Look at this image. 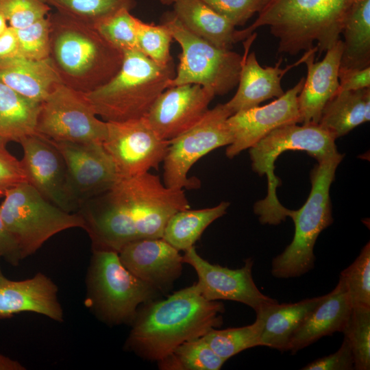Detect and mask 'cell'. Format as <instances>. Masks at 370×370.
<instances>
[{
  "instance_id": "1",
  "label": "cell",
  "mask_w": 370,
  "mask_h": 370,
  "mask_svg": "<svg viewBox=\"0 0 370 370\" xmlns=\"http://www.w3.org/2000/svg\"><path fill=\"white\" fill-rule=\"evenodd\" d=\"M143 307L132 323L127 347L139 356L157 362L184 342L221 327L225 311L222 302L206 299L195 284Z\"/></svg>"
},
{
  "instance_id": "2",
  "label": "cell",
  "mask_w": 370,
  "mask_h": 370,
  "mask_svg": "<svg viewBox=\"0 0 370 370\" xmlns=\"http://www.w3.org/2000/svg\"><path fill=\"white\" fill-rule=\"evenodd\" d=\"M358 0H268L258 18L240 30L243 40L268 26L278 52L295 56L314 47L319 56L340 39L345 20Z\"/></svg>"
},
{
  "instance_id": "3",
  "label": "cell",
  "mask_w": 370,
  "mask_h": 370,
  "mask_svg": "<svg viewBox=\"0 0 370 370\" xmlns=\"http://www.w3.org/2000/svg\"><path fill=\"white\" fill-rule=\"evenodd\" d=\"M49 59L62 83L82 93L107 83L119 71L124 53L94 26L58 12L49 13Z\"/></svg>"
},
{
  "instance_id": "4",
  "label": "cell",
  "mask_w": 370,
  "mask_h": 370,
  "mask_svg": "<svg viewBox=\"0 0 370 370\" xmlns=\"http://www.w3.org/2000/svg\"><path fill=\"white\" fill-rule=\"evenodd\" d=\"M118 73L103 86L82 93L105 121L145 117L175 75L173 62L160 66L138 49L126 51Z\"/></svg>"
},
{
  "instance_id": "5",
  "label": "cell",
  "mask_w": 370,
  "mask_h": 370,
  "mask_svg": "<svg viewBox=\"0 0 370 370\" xmlns=\"http://www.w3.org/2000/svg\"><path fill=\"white\" fill-rule=\"evenodd\" d=\"M338 151L318 162L310 174L312 188L304 206L291 210L295 224L292 242L273 258L271 274L280 279L300 277L314 266V246L320 233L332 224L330 188L343 159Z\"/></svg>"
},
{
  "instance_id": "6",
  "label": "cell",
  "mask_w": 370,
  "mask_h": 370,
  "mask_svg": "<svg viewBox=\"0 0 370 370\" xmlns=\"http://www.w3.org/2000/svg\"><path fill=\"white\" fill-rule=\"evenodd\" d=\"M297 124L275 129L249 148L253 171L260 176L265 175L268 181L266 197L257 201L254 207L263 225L281 223L291 210L280 203L276 195L280 182L274 174V163L282 153L288 150L304 151L319 162L338 151L336 139L319 123Z\"/></svg>"
},
{
  "instance_id": "7",
  "label": "cell",
  "mask_w": 370,
  "mask_h": 370,
  "mask_svg": "<svg viewBox=\"0 0 370 370\" xmlns=\"http://www.w3.org/2000/svg\"><path fill=\"white\" fill-rule=\"evenodd\" d=\"M87 303L97 317L111 324L132 323L142 304L159 291L122 264L116 251L93 249L87 275Z\"/></svg>"
},
{
  "instance_id": "8",
  "label": "cell",
  "mask_w": 370,
  "mask_h": 370,
  "mask_svg": "<svg viewBox=\"0 0 370 370\" xmlns=\"http://www.w3.org/2000/svg\"><path fill=\"white\" fill-rule=\"evenodd\" d=\"M0 216L16 240L22 259L34 254L55 234L70 228L85 227L77 212H69L53 204L27 182L5 192Z\"/></svg>"
},
{
  "instance_id": "9",
  "label": "cell",
  "mask_w": 370,
  "mask_h": 370,
  "mask_svg": "<svg viewBox=\"0 0 370 370\" xmlns=\"http://www.w3.org/2000/svg\"><path fill=\"white\" fill-rule=\"evenodd\" d=\"M162 23L182 49L176 73L168 88L198 84L216 96L225 95L238 85L243 56L219 48L193 34L172 12L165 15Z\"/></svg>"
},
{
  "instance_id": "10",
  "label": "cell",
  "mask_w": 370,
  "mask_h": 370,
  "mask_svg": "<svg viewBox=\"0 0 370 370\" xmlns=\"http://www.w3.org/2000/svg\"><path fill=\"white\" fill-rule=\"evenodd\" d=\"M110 190L131 214L140 238H162L171 217L190 208L183 189L166 186L149 171L119 177Z\"/></svg>"
},
{
  "instance_id": "11",
  "label": "cell",
  "mask_w": 370,
  "mask_h": 370,
  "mask_svg": "<svg viewBox=\"0 0 370 370\" xmlns=\"http://www.w3.org/2000/svg\"><path fill=\"white\" fill-rule=\"evenodd\" d=\"M97 116L82 92L60 84L40 103L36 131L58 142L103 143L107 123Z\"/></svg>"
},
{
  "instance_id": "12",
  "label": "cell",
  "mask_w": 370,
  "mask_h": 370,
  "mask_svg": "<svg viewBox=\"0 0 370 370\" xmlns=\"http://www.w3.org/2000/svg\"><path fill=\"white\" fill-rule=\"evenodd\" d=\"M232 114L225 103L218 104L208 109L193 127L169 141L162 162L163 181L166 186L176 189L196 187L195 180H190L188 173L204 156L232 143L227 123Z\"/></svg>"
},
{
  "instance_id": "13",
  "label": "cell",
  "mask_w": 370,
  "mask_h": 370,
  "mask_svg": "<svg viewBox=\"0 0 370 370\" xmlns=\"http://www.w3.org/2000/svg\"><path fill=\"white\" fill-rule=\"evenodd\" d=\"M106 123L103 145L114 162L119 177H131L158 169L169 142L158 135L145 116Z\"/></svg>"
},
{
  "instance_id": "14",
  "label": "cell",
  "mask_w": 370,
  "mask_h": 370,
  "mask_svg": "<svg viewBox=\"0 0 370 370\" xmlns=\"http://www.w3.org/2000/svg\"><path fill=\"white\" fill-rule=\"evenodd\" d=\"M184 252L183 262L192 266L196 271L198 281L195 285L206 299L238 301L255 312L267 304L278 302L262 293L256 286L252 277L251 258L247 259L241 268L232 269L204 260L194 246Z\"/></svg>"
},
{
  "instance_id": "15",
  "label": "cell",
  "mask_w": 370,
  "mask_h": 370,
  "mask_svg": "<svg viewBox=\"0 0 370 370\" xmlns=\"http://www.w3.org/2000/svg\"><path fill=\"white\" fill-rule=\"evenodd\" d=\"M19 143L27 182L53 204L66 212H77L78 206L69 191L66 163L53 142L36 132Z\"/></svg>"
},
{
  "instance_id": "16",
  "label": "cell",
  "mask_w": 370,
  "mask_h": 370,
  "mask_svg": "<svg viewBox=\"0 0 370 370\" xmlns=\"http://www.w3.org/2000/svg\"><path fill=\"white\" fill-rule=\"evenodd\" d=\"M52 141L64 159L70 194L78 210L84 202L110 189L118 180L115 165L103 143Z\"/></svg>"
},
{
  "instance_id": "17",
  "label": "cell",
  "mask_w": 370,
  "mask_h": 370,
  "mask_svg": "<svg viewBox=\"0 0 370 370\" xmlns=\"http://www.w3.org/2000/svg\"><path fill=\"white\" fill-rule=\"evenodd\" d=\"M304 80L302 77L293 88L269 104L232 114L227 120L232 138L226 148L227 157L232 158L249 149L279 127L301 123L298 95Z\"/></svg>"
},
{
  "instance_id": "18",
  "label": "cell",
  "mask_w": 370,
  "mask_h": 370,
  "mask_svg": "<svg viewBox=\"0 0 370 370\" xmlns=\"http://www.w3.org/2000/svg\"><path fill=\"white\" fill-rule=\"evenodd\" d=\"M214 97L198 84L169 87L158 97L145 118L160 138L170 141L197 123Z\"/></svg>"
},
{
  "instance_id": "19",
  "label": "cell",
  "mask_w": 370,
  "mask_h": 370,
  "mask_svg": "<svg viewBox=\"0 0 370 370\" xmlns=\"http://www.w3.org/2000/svg\"><path fill=\"white\" fill-rule=\"evenodd\" d=\"M118 254L128 271L159 291L171 288L182 273V256L162 238L132 241Z\"/></svg>"
},
{
  "instance_id": "20",
  "label": "cell",
  "mask_w": 370,
  "mask_h": 370,
  "mask_svg": "<svg viewBox=\"0 0 370 370\" xmlns=\"http://www.w3.org/2000/svg\"><path fill=\"white\" fill-rule=\"evenodd\" d=\"M256 35V34H254L247 38L238 89L233 97L225 103L232 114L258 106L267 99L281 97L284 93L281 86L282 77L293 67L304 63L312 49L305 51L300 60L286 68L280 67L282 58L273 66L262 67L254 51L247 55Z\"/></svg>"
},
{
  "instance_id": "21",
  "label": "cell",
  "mask_w": 370,
  "mask_h": 370,
  "mask_svg": "<svg viewBox=\"0 0 370 370\" xmlns=\"http://www.w3.org/2000/svg\"><path fill=\"white\" fill-rule=\"evenodd\" d=\"M58 291L56 284L42 273L19 281L0 277V319L32 312L62 321L64 313Z\"/></svg>"
},
{
  "instance_id": "22",
  "label": "cell",
  "mask_w": 370,
  "mask_h": 370,
  "mask_svg": "<svg viewBox=\"0 0 370 370\" xmlns=\"http://www.w3.org/2000/svg\"><path fill=\"white\" fill-rule=\"evenodd\" d=\"M323 60L314 62L317 52L313 47L304 63L307 77L298 95L301 123H318L325 103L336 94L338 87V69L343 52V41L338 40L327 49Z\"/></svg>"
},
{
  "instance_id": "23",
  "label": "cell",
  "mask_w": 370,
  "mask_h": 370,
  "mask_svg": "<svg viewBox=\"0 0 370 370\" xmlns=\"http://www.w3.org/2000/svg\"><path fill=\"white\" fill-rule=\"evenodd\" d=\"M352 305L345 284H338L307 316L289 341L287 351L292 354L309 346L321 338L342 332L349 319Z\"/></svg>"
},
{
  "instance_id": "24",
  "label": "cell",
  "mask_w": 370,
  "mask_h": 370,
  "mask_svg": "<svg viewBox=\"0 0 370 370\" xmlns=\"http://www.w3.org/2000/svg\"><path fill=\"white\" fill-rule=\"evenodd\" d=\"M323 295L295 303L267 304L256 312L261 324L260 344L280 352L287 351L290 339Z\"/></svg>"
},
{
  "instance_id": "25",
  "label": "cell",
  "mask_w": 370,
  "mask_h": 370,
  "mask_svg": "<svg viewBox=\"0 0 370 370\" xmlns=\"http://www.w3.org/2000/svg\"><path fill=\"white\" fill-rule=\"evenodd\" d=\"M0 80L21 95L40 103L62 84L49 58L38 60L17 57L0 62Z\"/></svg>"
},
{
  "instance_id": "26",
  "label": "cell",
  "mask_w": 370,
  "mask_h": 370,
  "mask_svg": "<svg viewBox=\"0 0 370 370\" xmlns=\"http://www.w3.org/2000/svg\"><path fill=\"white\" fill-rule=\"evenodd\" d=\"M172 13L188 31L213 45L231 49L241 41L239 30L203 0H179Z\"/></svg>"
},
{
  "instance_id": "27",
  "label": "cell",
  "mask_w": 370,
  "mask_h": 370,
  "mask_svg": "<svg viewBox=\"0 0 370 370\" xmlns=\"http://www.w3.org/2000/svg\"><path fill=\"white\" fill-rule=\"evenodd\" d=\"M370 119V88L343 91L324 106L319 125L335 139Z\"/></svg>"
},
{
  "instance_id": "28",
  "label": "cell",
  "mask_w": 370,
  "mask_h": 370,
  "mask_svg": "<svg viewBox=\"0 0 370 370\" xmlns=\"http://www.w3.org/2000/svg\"><path fill=\"white\" fill-rule=\"evenodd\" d=\"M40 106L0 80V142L19 143L36 133Z\"/></svg>"
},
{
  "instance_id": "29",
  "label": "cell",
  "mask_w": 370,
  "mask_h": 370,
  "mask_svg": "<svg viewBox=\"0 0 370 370\" xmlns=\"http://www.w3.org/2000/svg\"><path fill=\"white\" fill-rule=\"evenodd\" d=\"M340 66L362 69L370 66V0H358L351 8L341 33Z\"/></svg>"
},
{
  "instance_id": "30",
  "label": "cell",
  "mask_w": 370,
  "mask_h": 370,
  "mask_svg": "<svg viewBox=\"0 0 370 370\" xmlns=\"http://www.w3.org/2000/svg\"><path fill=\"white\" fill-rule=\"evenodd\" d=\"M229 206V202L222 201L211 208L180 210L169 220L162 238L177 250L185 251L194 246L209 225L226 213Z\"/></svg>"
},
{
  "instance_id": "31",
  "label": "cell",
  "mask_w": 370,
  "mask_h": 370,
  "mask_svg": "<svg viewBox=\"0 0 370 370\" xmlns=\"http://www.w3.org/2000/svg\"><path fill=\"white\" fill-rule=\"evenodd\" d=\"M226 361L201 336L184 342L158 363L162 370H219Z\"/></svg>"
},
{
  "instance_id": "32",
  "label": "cell",
  "mask_w": 370,
  "mask_h": 370,
  "mask_svg": "<svg viewBox=\"0 0 370 370\" xmlns=\"http://www.w3.org/2000/svg\"><path fill=\"white\" fill-rule=\"evenodd\" d=\"M56 12L75 21L95 26L121 10L131 11L136 0H42Z\"/></svg>"
},
{
  "instance_id": "33",
  "label": "cell",
  "mask_w": 370,
  "mask_h": 370,
  "mask_svg": "<svg viewBox=\"0 0 370 370\" xmlns=\"http://www.w3.org/2000/svg\"><path fill=\"white\" fill-rule=\"evenodd\" d=\"M260 330V322L256 319L254 323L243 327L213 328L202 337L219 356L227 360L247 349L261 346Z\"/></svg>"
},
{
  "instance_id": "34",
  "label": "cell",
  "mask_w": 370,
  "mask_h": 370,
  "mask_svg": "<svg viewBox=\"0 0 370 370\" xmlns=\"http://www.w3.org/2000/svg\"><path fill=\"white\" fill-rule=\"evenodd\" d=\"M351 347L354 368L370 369V307H352L349 319L343 332Z\"/></svg>"
},
{
  "instance_id": "35",
  "label": "cell",
  "mask_w": 370,
  "mask_h": 370,
  "mask_svg": "<svg viewBox=\"0 0 370 370\" xmlns=\"http://www.w3.org/2000/svg\"><path fill=\"white\" fill-rule=\"evenodd\" d=\"M137 49L160 66L172 62L171 44L173 40L168 27L147 23L137 18Z\"/></svg>"
},
{
  "instance_id": "36",
  "label": "cell",
  "mask_w": 370,
  "mask_h": 370,
  "mask_svg": "<svg viewBox=\"0 0 370 370\" xmlns=\"http://www.w3.org/2000/svg\"><path fill=\"white\" fill-rule=\"evenodd\" d=\"M343 281L353 306L370 307V243L361 249L355 260L341 271Z\"/></svg>"
},
{
  "instance_id": "37",
  "label": "cell",
  "mask_w": 370,
  "mask_h": 370,
  "mask_svg": "<svg viewBox=\"0 0 370 370\" xmlns=\"http://www.w3.org/2000/svg\"><path fill=\"white\" fill-rule=\"evenodd\" d=\"M136 17L123 9L94 27L113 46L125 52L137 49Z\"/></svg>"
},
{
  "instance_id": "38",
  "label": "cell",
  "mask_w": 370,
  "mask_h": 370,
  "mask_svg": "<svg viewBox=\"0 0 370 370\" xmlns=\"http://www.w3.org/2000/svg\"><path fill=\"white\" fill-rule=\"evenodd\" d=\"M15 30L21 57L38 60L49 58L51 24L48 16Z\"/></svg>"
},
{
  "instance_id": "39",
  "label": "cell",
  "mask_w": 370,
  "mask_h": 370,
  "mask_svg": "<svg viewBox=\"0 0 370 370\" xmlns=\"http://www.w3.org/2000/svg\"><path fill=\"white\" fill-rule=\"evenodd\" d=\"M51 8L42 0H0V11L9 26L18 29L46 18Z\"/></svg>"
},
{
  "instance_id": "40",
  "label": "cell",
  "mask_w": 370,
  "mask_h": 370,
  "mask_svg": "<svg viewBox=\"0 0 370 370\" xmlns=\"http://www.w3.org/2000/svg\"><path fill=\"white\" fill-rule=\"evenodd\" d=\"M235 27L244 25L265 5L268 0H203Z\"/></svg>"
},
{
  "instance_id": "41",
  "label": "cell",
  "mask_w": 370,
  "mask_h": 370,
  "mask_svg": "<svg viewBox=\"0 0 370 370\" xmlns=\"http://www.w3.org/2000/svg\"><path fill=\"white\" fill-rule=\"evenodd\" d=\"M5 145L0 142V197L12 187L27 182L21 161L6 149Z\"/></svg>"
},
{
  "instance_id": "42",
  "label": "cell",
  "mask_w": 370,
  "mask_h": 370,
  "mask_svg": "<svg viewBox=\"0 0 370 370\" xmlns=\"http://www.w3.org/2000/svg\"><path fill=\"white\" fill-rule=\"evenodd\" d=\"M302 370H351L354 368V357L351 347L344 337L339 349L332 354L310 362Z\"/></svg>"
},
{
  "instance_id": "43",
  "label": "cell",
  "mask_w": 370,
  "mask_h": 370,
  "mask_svg": "<svg viewBox=\"0 0 370 370\" xmlns=\"http://www.w3.org/2000/svg\"><path fill=\"white\" fill-rule=\"evenodd\" d=\"M338 77L339 84L336 94L370 88V66L362 69L340 66Z\"/></svg>"
},
{
  "instance_id": "44",
  "label": "cell",
  "mask_w": 370,
  "mask_h": 370,
  "mask_svg": "<svg viewBox=\"0 0 370 370\" xmlns=\"http://www.w3.org/2000/svg\"><path fill=\"white\" fill-rule=\"evenodd\" d=\"M0 258L13 266L22 259L19 247L0 216Z\"/></svg>"
},
{
  "instance_id": "45",
  "label": "cell",
  "mask_w": 370,
  "mask_h": 370,
  "mask_svg": "<svg viewBox=\"0 0 370 370\" xmlns=\"http://www.w3.org/2000/svg\"><path fill=\"white\" fill-rule=\"evenodd\" d=\"M21 57L16 30L8 27L0 36V62Z\"/></svg>"
},
{
  "instance_id": "46",
  "label": "cell",
  "mask_w": 370,
  "mask_h": 370,
  "mask_svg": "<svg viewBox=\"0 0 370 370\" xmlns=\"http://www.w3.org/2000/svg\"><path fill=\"white\" fill-rule=\"evenodd\" d=\"M25 368L18 361L0 354V370H24Z\"/></svg>"
},
{
  "instance_id": "47",
  "label": "cell",
  "mask_w": 370,
  "mask_h": 370,
  "mask_svg": "<svg viewBox=\"0 0 370 370\" xmlns=\"http://www.w3.org/2000/svg\"><path fill=\"white\" fill-rule=\"evenodd\" d=\"M9 25L3 14L0 11V36L7 30Z\"/></svg>"
},
{
  "instance_id": "48",
  "label": "cell",
  "mask_w": 370,
  "mask_h": 370,
  "mask_svg": "<svg viewBox=\"0 0 370 370\" xmlns=\"http://www.w3.org/2000/svg\"><path fill=\"white\" fill-rule=\"evenodd\" d=\"M155 1H158L162 5H173L175 3H176L179 0H155Z\"/></svg>"
},
{
  "instance_id": "49",
  "label": "cell",
  "mask_w": 370,
  "mask_h": 370,
  "mask_svg": "<svg viewBox=\"0 0 370 370\" xmlns=\"http://www.w3.org/2000/svg\"><path fill=\"white\" fill-rule=\"evenodd\" d=\"M2 276H3V275L2 272H1V267H0V277H2Z\"/></svg>"
}]
</instances>
